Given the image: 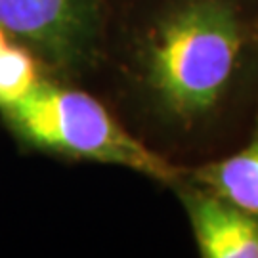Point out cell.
Masks as SVG:
<instances>
[{"label":"cell","mask_w":258,"mask_h":258,"mask_svg":"<svg viewBox=\"0 0 258 258\" xmlns=\"http://www.w3.org/2000/svg\"><path fill=\"white\" fill-rule=\"evenodd\" d=\"M168 189L189 220L199 256L258 258V216L195 182L185 170Z\"/></svg>","instance_id":"4"},{"label":"cell","mask_w":258,"mask_h":258,"mask_svg":"<svg viewBox=\"0 0 258 258\" xmlns=\"http://www.w3.org/2000/svg\"><path fill=\"white\" fill-rule=\"evenodd\" d=\"M0 115L21 144L65 161L126 168L165 187L184 170L136 138L94 90L50 75Z\"/></svg>","instance_id":"2"},{"label":"cell","mask_w":258,"mask_h":258,"mask_svg":"<svg viewBox=\"0 0 258 258\" xmlns=\"http://www.w3.org/2000/svg\"><path fill=\"white\" fill-rule=\"evenodd\" d=\"M109 8L111 0H0V27L50 77L92 90Z\"/></svg>","instance_id":"3"},{"label":"cell","mask_w":258,"mask_h":258,"mask_svg":"<svg viewBox=\"0 0 258 258\" xmlns=\"http://www.w3.org/2000/svg\"><path fill=\"white\" fill-rule=\"evenodd\" d=\"M184 170L195 182L258 216V117L237 148Z\"/></svg>","instance_id":"5"},{"label":"cell","mask_w":258,"mask_h":258,"mask_svg":"<svg viewBox=\"0 0 258 258\" xmlns=\"http://www.w3.org/2000/svg\"><path fill=\"white\" fill-rule=\"evenodd\" d=\"M46 75L37 57L0 27V109L23 98Z\"/></svg>","instance_id":"6"},{"label":"cell","mask_w":258,"mask_h":258,"mask_svg":"<svg viewBox=\"0 0 258 258\" xmlns=\"http://www.w3.org/2000/svg\"><path fill=\"white\" fill-rule=\"evenodd\" d=\"M92 90L174 165L228 153L258 117V0H111Z\"/></svg>","instance_id":"1"}]
</instances>
